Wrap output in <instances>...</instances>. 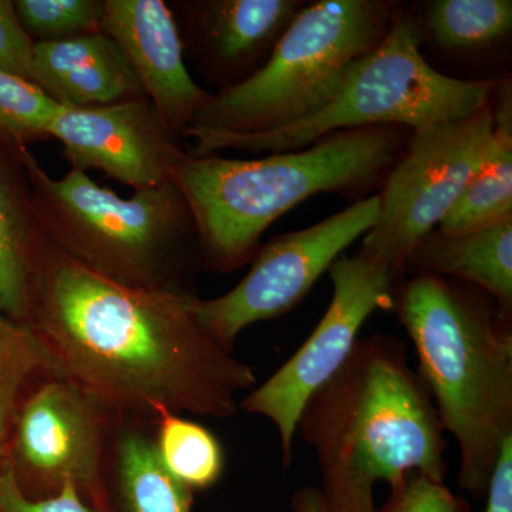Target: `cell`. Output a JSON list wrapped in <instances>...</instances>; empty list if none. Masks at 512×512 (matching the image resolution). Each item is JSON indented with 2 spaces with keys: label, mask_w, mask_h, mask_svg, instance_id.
I'll return each instance as SVG.
<instances>
[{
  "label": "cell",
  "mask_w": 512,
  "mask_h": 512,
  "mask_svg": "<svg viewBox=\"0 0 512 512\" xmlns=\"http://www.w3.org/2000/svg\"><path fill=\"white\" fill-rule=\"evenodd\" d=\"M377 512H471L466 498L451 493L444 481L410 473L390 487L389 498Z\"/></svg>",
  "instance_id": "obj_25"
},
{
  "label": "cell",
  "mask_w": 512,
  "mask_h": 512,
  "mask_svg": "<svg viewBox=\"0 0 512 512\" xmlns=\"http://www.w3.org/2000/svg\"><path fill=\"white\" fill-rule=\"evenodd\" d=\"M291 504L293 512H326L319 488L316 487L299 488L293 494Z\"/></svg>",
  "instance_id": "obj_29"
},
{
  "label": "cell",
  "mask_w": 512,
  "mask_h": 512,
  "mask_svg": "<svg viewBox=\"0 0 512 512\" xmlns=\"http://www.w3.org/2000/svg\"><path fill=\"white\" fill-rule=\"evenodd\" d=\"M40 370L52 375L49 356L36 333L26 323L0 313V470L20 392Z\"/></svg>",
  "instance_id": "obj_22"
},
{
  "label": "cell",
  "mask_w": 512,
  "mask_h": 512,
  "mask_svg": "<svg viewBox=\"0 0 512 512\" xmlns=\"http://www.w3.org/2000/svg\"><path fill=\"white\" fill-rule=\"evenodd\" d=\"M412 134L404 127L352 128L254 160L185 151L171 183L190 207L202 268L227 274L249 264L266 229L315 195L359 201L377 194Z\"/></svg>",
  "instance_id": "obj_3"
},
{
  "label": "cell",
  "mask_w": 512,
  "mask_h": 512,
  "mask_svg": "<svg viewBox=\"0 0 512 512\" xmlns=\"http://www.w3.org/2000/svg\"><path fill=\"white\" fill-rule=\"evenodd\" d=\"M30 82L64 109L146 97L119 45L103 32L35 43Z\"/></svg>",
  "instance_id": "obj_15"
},
{
  "label": "cell",
  "mask_w": 512,
  "mask_h": 512,
  "mask_svg": "<svg viewBox=\"0 0 512 512\" xmlns=\"http://www.w3.org/2000/svg\"><path fill=\"white\" fill-rule=\"evenodd\" d=\"M195 293L137 288L92 271L40 229L29 262L26 325L52 375L103 409L227 419L255 369L232 356L195 316Z\"/></svg>",
  "instance_id": "obj_1"
},
{
  "label": "cell",
  "mask_w": 512,
  "mask_h": 512,
  "mask_svg": "<svg viewBox=\"0 0 512 512\" xmlns=\"http://www.w3.org/2000/svg\"><path fill=\"white\" fill-rule=\"evenodd\" d=\"M16 15L35 43L100 32L104 0H16Z\"/></svg>",
  "instance_id": "obj_24"
},
{
  "label": "cell",
  "mask_w": 512,
  "mask_h": 512,
  "mask_svg": "<svg viewBox=\"0 0 512 512\" xmlns=\"http://www.w3.org/2000/svg\"><path fill=\"white\" fill-rule=\"evenodd\" d=\"M19 153L39 227L60 251L120 284L192 293L187 281L201 266L200 241L173 183L120 197L76 168L50 177L28 147Z\"/></svg>",
  "instance_id": "obj_5"
},
{
  "label": "cell",
  "mask_w": 512,
  "mask_h": 512,
  "mask_svg": "<svg viewBox=\"0 0 512 512\" xmlns=\"http://www.w3.org/2000/svg\"><path fill=\"white\" fill-rule=\"evenodd\" d=\"M296 433L315 451L326 512H377L375 488L407 474L444 481L447 441L402 340L359 338L338 372L303 404Z\"/></svg>",
  "instance_id": "obj_2"
},
{
  "label": "cell",
  "mask_w": 512,
  "mask_h": 512,
  "mask_svg": "<svg viewBox=\"0 0 512 512\" xmlns=\"http://www.w3.org/2000/svg\"><path fill=\"white\" fill-rule=\"evenodd\" d=\"M377 218L379 197L375 194L312 227L269 239L235 288L218 298H195L198 322L232 352L242 330L295 309L336 259L375 227Z\"/></svg>",
  "instance_id": "obj_9"
},
{
  "label": "cell",
  "mask_w": 512,
  "mask_h": 512,
  "mask_svg": "<svg viewBox=\"0 0 512 512\" xmlns=\"http://www.w3.org/2000/svg\"><path fill=\"white\" fill-rule=\"evenodd\" d=\"M116 463L119 512H191L192 491L165 470L154 441L127 431L120 437Z\"/></svg>",
  "instance_id": "obj_20"
},
{
  "label": "cell",
  "mask_w": 512,
  "mask_h": 512,
  "mask_svg": "<svg viewBox=\"0 0 512 512\" xmlns=\"http://www.w3.org/2000/svg\"><path fill=\"white\" fill-rule=\"evenodd\" d=\"M23 404L16 421L20 466L42 488V497L73 483L93 491L103 450V407L79 386L50 375Z\"/></svg>",
  "instance_id": "obj_12"
},
{
  "label": "cell",
  "mask_w": 512,
  "mask_h": 512,
  "mask_svg": "<svg viewBox=\"0 0 512 512\" xmlns=\"http://www.w3.org/2000/svg\"><path fill=\"white\" fill-rule=\"evenodd\" d=\"M406 8L423 55L429 52L454 69L493 70L495 79H503L497 73L511 57V0H429L413 6L417 12Z\"/></svg>",
  "instance_id": "obj_16"
},
{
  "label": "cell",
  "mask_w": 512,
  "mask_h": 512,
  "mask_svg": "<svg viewBox=\"0 0 512 512\" xmlns=\"http://www.w3.org/2000/svg\"><path fill=\"white\" fill-rule=\"evenodd\" d=\"M420 274L476 286L512 318V218L457 235L434 229L404 265V276Z\"/></svg>",
  "instance_id": "obj_17"
},
{
  "label": "cell",
  "mask_w": 512,
  "mask_h": 512,
  "mask_svg": "<svg viewBox=\"0 0 512 512\" xmlns=\"http://www.w3.org/2000/svg\"><path fill=\"white\" fill-rule=\"evenodd\" d=\"M19 148L0 137V313L25 322L30 251L40 227Z\"/></svg>",
  "instance_id": "obj_18"
},
{
  "label": "cell",
  "mask_w": 512,
  "mask_h": 512,
  "mask_svg": "<svg viewBox=\"0 0 512 512\" xmlns=\"http://www.w3.org/2000/svg\"><path fill=\"white\" fill-rule=\"evenodd\" d=\"M154 447L165 470L188 490H208L224 473L220 441L197 421L161 414Z\"/></svg>",
  "instance_id": "obj_21"
},
{
  "label": "cell",
  "mask_w": 512,
  "mask_h": 512,
  "mask_svg": "<svg viewBox=\"0 0 512 512\" xmlns=\"http://www.w3.org/2000/svg\"><path fill=\"white\" fill-rule=\"evenodd\" d=\"M306 0H191L173 6L185 60L214 92L262 69Z\"/></svg>",
  "instance_id": "obj_13"
},
{
  "label": "cell",
  "mask_w": 512,
  "mask_h": 512,
  "mask_svg": "<svg viewBox=\"0 0 512 512\" xmlns=\"http://www.w3.org/2000/svg\"><path fill=\"white\" fill-rule=\"evenodd\" d=\"M500 80L467 82L437 72L421 53L412 15L399 3L383 42L355 64L335 96L312 116L269 133L188 130L183 138L192 141L187 148L192 156L232 150L261 157L302 150L352 128L394 126L417 131L485 109Z\"/></svg>",
  "instance_id": "obj_6"
},
{
  "label": "cell",
  "mask_w": 512,
  "mask_h": 512,
  "mask_svg": "<svg viewBox=\"0 0 512 512\" xmlns=\"http://www.w3.org/2000/svg\"><path fill=\"white\" fill-rule=\"evenodd\" d=\"M100 32L119 45L147 99L183 138L211 92L188 70L171 6L164 0H104Z\"/></svg>",
  "instance_id": "obj_14"
},
{
  "label": "cell",
  "mask_w": 512,
  "mask_h": 512,
  "mask_svg": "<svg viewBox=\"0 0 512 512\" xmlns=\"http://www.w3.org/2000/svg\"><path fill=\"white\" fill-rule=\"evenodd\" d=\"M397 5L389 0L306 3L265 66L247 82L211 93L188 130L269 133L312 116L335 96L355 64L383 42Z\"/></svg>",
  "instance_id": "obj_7"
},
{
  "label": "cell",
  "mask_w": 512,
  "mask_h": 512,
  "mask_svg": "<svg viewBox=\"0 0 512 512\" xmlns=\"http://www.w3.org/2000/svg\"><path fill=\"white\" fill-rule=\"evenodd\" d=\"M332 301L301 348L242 400L248 413L274 423L282 448V463L293 460L296 423L303 404L335 375L359 340L367 319L379 309L390 311L399 276L376 259L342 255L329 269Z\"/></svg>",
  "instance_id": "obj_10"
},
{
  "label": "cell",
  "mask_w": 512,
  "mask_h": 512,
  "mask_svg": "<svg viewBox=\"0 0 512 512\" xmlns=\"http://www.w3.org/2000/svg\"><path fill=\"white\" fill-rule=\"evenodd\" d=\"M495 147L493 99L466 119L413 131L402 158L387 175L379 218L360 254L404 278V265L434 231Z\"/></svg>",
  "instance_id": "obj_8"
},
{
  "label": "cell",
  "mask_w": 512,
  "mask_h": 512,
  "mask_svg": "<svg viewBox=\"0 0 512 512\" xmlns=\"http://www.w3.org/2000/svg\"><path fill=\"white\" fill-rule=\"evenodd\" d=\"M60 106L35 83L0 70V137L28 147L49 138V126Z\"/></svg>",
  "instance_id": "obj_23"
},
{
  "label": "cell",
  "mask_w": 512,
  "mask_h": 512,
  "mask_svg": "<svg viewBox=\"0 0 512 512\" xmlns=\"http://www.w3.org/2000/svg\"><path fill=\"white\" fill-rule=\"evenodd\" d=\"M49 138L72 168L99 170L134 191L171 183L187 148L147 97L87 109L60 107Z\"/></svg>",
  "instance_id": "obj_11"
},
{
  "label": "cell",
  "mask_w": 512,
  "mask_h": 512,
  "mask_svg": "<svg viewBox=\"0 0 512 512\" xmlns=\"http://www.w3.org/2000/svg\"><path fill=\"white\" fill-rule=\"evenodd\" d=\"M390 311L400 320L441 426L456 440L457 481L487 494L512 437V318L476 286L420 274L400 279Z\"/></svg>",
  "instance_id": "obj_4"
},
{
  "label": "cell",
  "mask_w": 512,
  "mask_h": 512,
  "mask_svg": "<svg viewBox=\"0 0 512 512\" xmlns=\"http://www.w3.org/2000/svg\"><path fill=\"white\" fill-rule=\"evenodd\" d=\"M495 147L473 175L439 227L457 235L512 218V84L507 76L493 96Z\"/></svg>",
  "instance_id": "obj_19"
},
{
  "label": "cell",
  "mask_w": 512,
  "mask_h": 512,
  "mask_svg": "<svg viewBox=\"0 0 512 512\" xmlns=\"http://www.w3.org/2000/svg\"><path fill=\"white\" fill-rule=\"evenodd\" d=\"M0 512H100L83 497L73 483L63 484L49 497H29L20 487L12 463L5 461L0 470Z\"/></svg>",
  "instance_id": "obj_26"
},
{
  "label": "cell",
  "mask_w": 512,
  "mask_h": 512,
  "mask_svg": "<svg viewBox=\"0 0 512 512\" xmlns=\"http://www.w3.org/2000/svg\"><path fill=\"white\" fill-rule=\"evenodd\" d=\"M33 47L12 0H0V70L30 80Z\"/></svg>",
  "instance_id": "obj_27"
},
{
  "label": "cell",
  "mask_w": 512,
  "mask_h": 512,
  "mask_svg": "<svg viewBox=\"0 0 512 512\" xmlns=\"http://www.w3.org/2000/svg\"><path fill=\"white\" fill-rule=\"evenodd\" d=\"M485 497V512H512V437L505 441Z\"/></svg>",
  "instance_id": "obj_28"
}]
</instances>
